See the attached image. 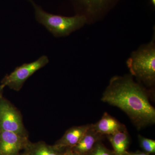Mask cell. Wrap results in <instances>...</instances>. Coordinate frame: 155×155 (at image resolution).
<instances>
[{"instance_id":"obj_3","label":"cell","mask_w":155,"mask_h":155,"mask_svg":"<svg viewBox=\"0 0 155 155\" xmlns=\"http://www.w3.org/2000/svg\"><path fill=\"white\" fill-rule=\"evenodd\" d=\"M126 63L131 75L146 85L153 86L155 81L154 38L133 52Z\"/></svg>"},{"instance_id":"obj_10","label":"cell","mask_w":155,"mask_h":155,"mask_svg":"<svg viewBox=\"0 0 155 155\" xmlns=\"http://www.w3.org/2000/svg\"><path fill=\"white\" fill-rule=\"evenodd\" d=\"M101 136L93 129L91 124L90 127L80 141L71 149L79 155H88L98 143Z\"/></svg>"},{"instance_id":"obj_11","label":"cell","mask_w":155,"mask_h":155,"mask_svg":"<svg viewBox=\"0 0 155 155\" xmlns=\"http://www.w3.org/2000/svg\"><path fill=\"white\" fill-rule=\"evenodd\" d=\"M23 152L27 155H63V150L44 142L32 143L29 141Z\"/></svg>"},{"instance_id":"obj_2","label":"cell","mask_w":155,"mask_h":155,"mask_svg":"<svg viewBox=\"0 0 155 155\" xmlns=\"http://www.w3.org/2000/svg\"><path fill=\"white\" fill-rule=\"evenodd\" d=\"M28 1L33 6L37 21L56 37L67 36L87 22L86 17L81 14L68 17L50 14L44 11L33 0Z\"/></svg>"},{"instance_id":"obj_19","label":"cell","mask_w":155,"mask_h":155,"mask_svg":"<svg viewBox=\"0 0 155 155\" xmlns=\"http://www.w3.org/2000/svg\"><path fill=\"white\" fill-rule=\"evenodd\" d=\"M19 155H27L24 152H23L22 153H20V154Z\"/></svg>"},{"instance_id":"obj_16","label":"cell","mask_w":155,"mask_h":155,"mask_svg":"<svg viewBox=\"0 0 155 155\" xmlns=\"http://www.w3.org/2000/svg\"><path fill=\"white\" fill-rule=\"evenodd\" d=\"M130 155H150V154L146 152H136L135 153H128Z\"/></svg>"},{"instance_id":"obj_4","label":"cell","mask_w":155,"mask_h":155,"mask_svg":"<svg viewBox=\"0 0 155 155\" xmlns=\"http://www.w3.org/2000/svg\"><path fill=\"white\" fill-rule=\"evenodd\" d=\"M49 62L47 56L43 55L36 61L22 64L16 67L10 74L6 75L2 80L1 85L4 88L7 86L15 91H19L30 76L45 67Z\"/></svg>"},{"instance_id":"obj_6","label":"cell","mask_w":155,"mask_h":155,"mask_svg":"<svg viewBox=\"0 0 155 155\" xmlns=\"http://www.w3.org/2000/svg\"><path fill=\"white\" fill-rule=\"evenodd\" d=\"M119 0H74L80 13L88 20L105 15Z\"/></svg>"},{"instance_id":"obj_15","label":"cell","mask_w":155,"mask_h":155,"mask_svg":"<svg viewBox=\"0 0 155 155\" xmlns=\"http://www.w3.org/2000/svg\"><path fill=\"white\" fill-rule=\"evenodd\" d=\"M63 155H79L71 148H67L63 150Z\"/></svg>"},{"instance_id":"obj_12","label":"cell","mask_w":155,"mask_h":155,"mask_svg":"<svg viewBox=\"0 0 155 155\" xmlns=\"http://www.w3.org/2000/svg\"><path fill=\"white\" fill-rule=\"evenodd\" d=\"M107 137L113 146L115 155H123L127 152L129 140L126 129L107 135Z\"/></svg>"},{"instance_id":"obj_20","label":"cell","mask_w":155,"mask_h":155,"mask_svg":"<svg viewBox=\"0 0 155 155\" xmlns=\"http://www.w3.org/2000/svg\"><path fill=\"white\" fill-rule=\"evenodd\" d=\"M123 155H130L129 154V153H128V152H127L125 153Z\"/></svg>"},{"instance_id":"obj_13","label":"cell","mask_w":155,"mask_h":155,"mask_svg":"<svg viewBox=\"0 0 155 155\" xmlns=\"http://www.w3.org/2000/svg\"><path fill=\"white\" fill-rule=\"evenodd\" d=\"M139 140L142 148L145 152L149 154L154 153H155V141L139 135Z\"/></svg>"},{"instance_id":"obj_8","label":"cell","mask_w":155,"mask_h":155,"mask_svg":"<svg viewBox=\"0 0 155 155\" xmlns=\"http://www.w3.org/2000/svg\"><path fill=\"white\" fill-rule=\"evenodd\" d=\"M90 126L87 124L69 128L54 146L62 150L73 147L80 141Z\"/></svg>"},{"instance_id":"obj_7","label":"cell","mask_w":155,"mask_h":155,"mask_svg":"<svg viewBox=\"0 0 155 155\" xmlns=\"http://www.w3.org/2000/svg\"><path fill=\"white\" fill-rule=\"evenodd\" d=\"M28 142V135L0 130V155H19Z\"/></svg>"},{"instance_id":"obj_17","label":"cell","mask_w":155,"mask_h":155,"mask_svg":"<svg viewBox=\"0 0 155 155\" xmlns=\"http://www.w3.org/2000/svg\"><path fill=\"white\" fill-rule=\"evenodd\" d=\"M4 87L2 85H0V98L3 97V90H4Z\"/></svg>"},{"instance_id":"obj_5","label":"cell","mask_w":155,"mask_h":155,"mask_svg":"<svg viewBox=\"0 0 155 155\" xmlns=\"http://www.w3.org/2000/svg\"><path fill=\"white\" fill-rule=\"evenodd\" d=\"M0 130L28 135L19 111L3 97L0 98Z\"/></svg>"},{"instance_id":"obj_14","label":"cell","mask_w":155,"mask_h":155,"mask_svg":"<svg viewBox=\"0 0 155 155\" xmlns=\"http://www.w3.org/2000/svg\"><path fill=\"white\" fill-rule=\"evenodd\" d=\"M88 155H115L114 152L107 149L101 143H97Z\"/></svg>"},{"instance_id":"obj_9","label":"cell","mask_w":155,"mask_h":155,"mask_svg":"<svg viewBox=\"0 0 155 155\" xmlns=\"http://www.w3.org/2000/svg\"><path fill=\"white\" fill-rule=\"evenodd\" d=\"M91 127L101 135H112L120 130L126 129L122 125L107 113L104 114L101 119L94 124H91Z\"/></svg>"},{"instance_id":"obj_1","label":"cell","mask_w":155,"mask_h":155,"mask_svg":"<svg viewBox=\"0 0 155 155\" xmlns=\"http://www.w3.org/2000/svg\"><path fill=\"white\" fill-rule=\"evenodd\" d=\"M101 101L124 111L137 129L155 123V109L146 90L131 76L112 78Z\"/></svg>"},{"instance_id":"obj_18","label":"cell","mask_w":155,"mask_h":155,"mask_svg":"<svg viewBox=\"0 0 155 155\" xmlns=\"http://www.w3.org/2000/svg\"><path fill=\"white\" fill-rule=\"evenodd\" d=\"M150 2L153 6H155V0H150Z\"/></svg>"}]
</instances>
